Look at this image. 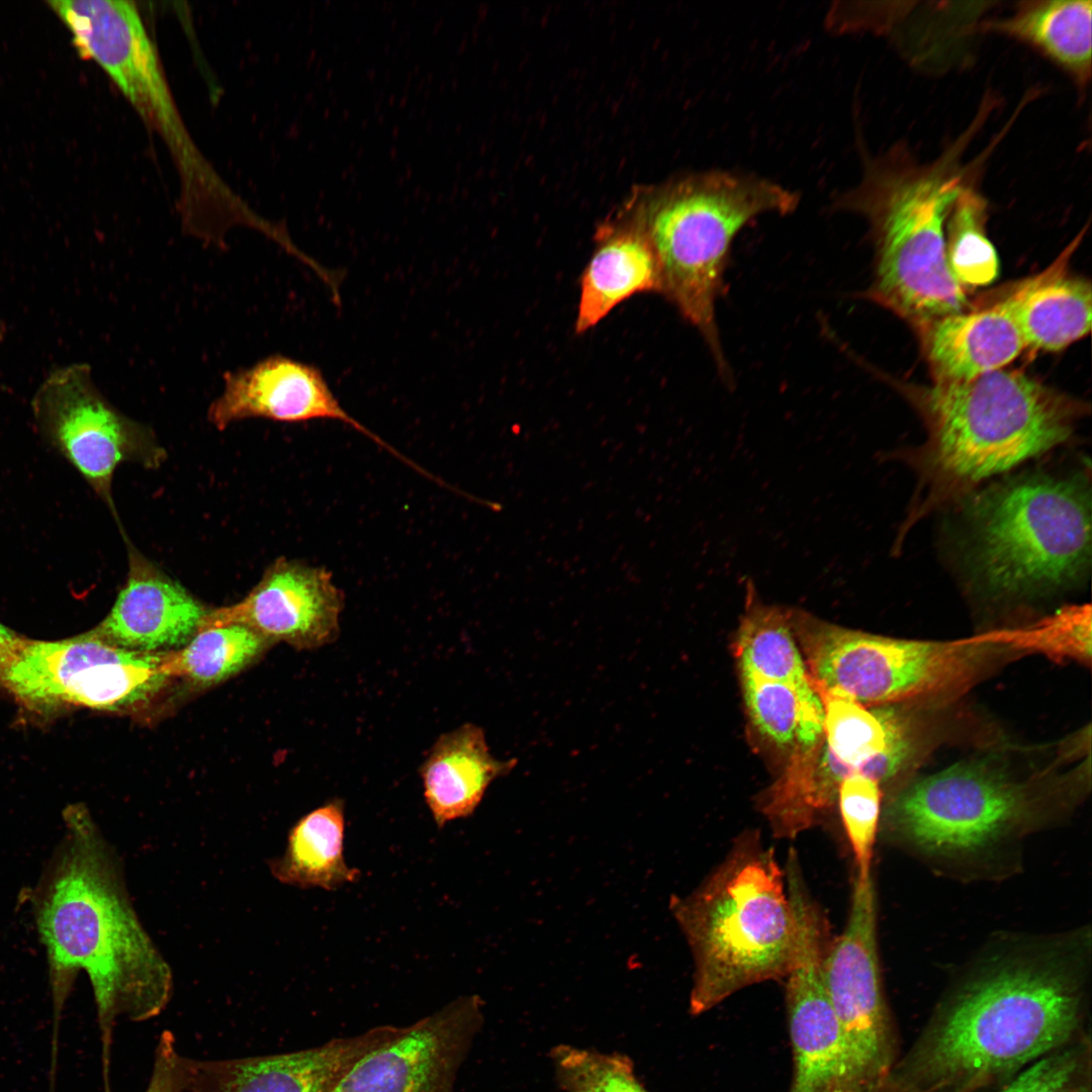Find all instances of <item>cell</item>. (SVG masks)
Segmentation results:
<instances>
[{"label":"cell","mask_w":1092,"mask_h":1092,"mask_svg":"<svg viewBox=\"0 0 1092 1092\" xmlns=\"http://www.w3.org/2000/svg\"><path fill=\"white\" fill-rule=\"evenodd\" d=\"M1089 926L990 941L892 1076L903 1092H968L1067 1045L1084 1014Z\"/></svg>","instance_id":"1"},{"label":"cell","mask_w":1092,"mask_h":1092,"mask_svg":"<svg viewBox=\"0 0 1092 1092\" xmlns=\"http://www.w3.org/2000/svg\"><path fill=\"white\" fill-rule=\"evenodd\" d=\"M65 834L32 894L56 1012L84 971L108 1071L118 1018L146 1021L170 1002L173 975L130 903L119 860L86 810L68 809Z\"/></svg>","instance_id":"2"},{"label":"cell","mask_w":1092,"mask_h":1092,"mask_svg":"<svg viewBox=\"0 0 1092 1092\" xmlns=\"http://www.w3.org/2000/svg\"><path fill=\"white\" fill-rule=\"evenodd\" d=\"M987 118L976 117L942 153L920 162L905 144L882 154H862L857 184L835 195V210L862 216L874 243V276L863 297L916 327L969 310L966 289L946 260L945 226L952 204L977 182L989 149L966 164L964 157Z\"/></svg>","instance_id":"3"},{"label":"cell","mask_w":1092,"mask_h":1092,"mask_svg":"<svg viewBox=\"0 0 1092 1092\" xmlns=\"http://www.w3.org/2000/svg\"><path fill=\"white\" fill-rule=\"evenodd\" d=\"M905 391L927 431L917 453L920 514L1064 443L1085 414L1078 399L1004 368Z\"/></svg>","instance_id":"4"},{"label":"cell","mask_w":1092,"mask_h":1092,"mask_svg":"<svg viewBox=\"0 0 1092 1092\" xmlns=\"http://www.w3.org/2000/svg\"><path fill=\"white\" fill-rule=\"evenodd\" d=\"M670 909L693 957V1015L747 987L785 979L796 919L785 869L759 832L741 833L694 891L670 899Z\"/></svg>","instance_id":"5"},{"label":"cell","mask_w":1092,"mask_h":1092,"mask_svg":"<svg viewBox=\"0 0 1092 1092\" xmlns=\"http://www.w3.org/2000/svg\"><path fill=\"white\" fill-rule=\"evenodd\" d=\"M1055 820L1044 794L1001 769L959 762L897 792L882 809L879 837L962 880L1004 877L1024 841Z\"/></svg>","instance_id":"6"},{"label":"cell","mask_w":1092,"mask_h":1092,"mask_svg":"<svg viewBox=\"0 0 1092 1092\" xmlns=\"http://www.w3.org/2000/svg\"><path fill=\"white\" fill-rule=\"evenodd\" d=\"M798 193L754 174L712 170L668 190L641 228L658 265L661 291L705 340L721 377L731 371L723 352L716 306L731 246L754 218L792 213Z\"/></svg>","instance_id":"7"},{"label":"cell","mask_w":1092,"mask_h":1092,"mask_svg":"<svg viewBox=\"0 0 1092 1092\" xmlns=\"http://www.w3.org/2000/svg\"><path fill=\"white\" fill-rule=\"evenodd\" d=\"M1090 494L1076 477L1031 475L982 493L970 509L966 561L997 596L1068 585L1091 556Z\"/></svg>","instance_id":"8"},{"label":"cell","mask_w":1092,"mask_h":1092,"mask_svg":"<svg viewBox=\"0 0 1092 1092\" xmlns=\"http://www.w3.org/2000/svg\"><path fill=\"white\" fill-rule=\"evenodd\" d=\"M794 630L816 691L862 705L949 696L969 688L1004 651L974 637L904 640L832 625L797 611Z\"/></svg>","instance_id":"9"},{"label":"cell","mask_w":1092,"mask_h":1092,"mask_svg":"<svg viewBox=\"0 0 1092 1092\" xmlns=\"http://www.w3.org/2000/svg\"><path fill=\"white\" fill-rule=\"evenodd\" d=\"M55 12L82 58L95 61L170 146L187 186L213 178L180 118L156 50L134 4L124 0H62Z\"/></svg>","instance_id":"10"},{"label":"cell","mask_w":1092,"mask_h":1092,"mask_svg":"<svg viewBox=\"0 0 1092 1092\" xmlns=\"http://www.w3.org/2000/svg\"><path fill=\"white\" fill-rule=\"evenodd\" d=\"M873 875L853 881L843 931L826 947L823 977L846 1043L856 1092L889 1077L895 1043L880 965Z\"/></svg>","instance_id":"11"},{"label":"cell","mask_w":1092,"mask_h":1092,"mask_svg":"<svg viewBox=\"0 0 1092 1092\" xmlns=\"http://www.w3.org/2000/svg\"><path fill=\"white\" fill-rule=\"evenodd\" d=\"M31 404L42 435L113 511L112 479L117 466L134 461L155 467L164 458L153 432L125 417L101 394L87 364L53 370Z\"/></svg>","instance_id":"12"},{"label":"cell","mask_w":1092,"mask_h":1092,"mask_svg":"<svg viewBox=\"0 0 1092 1092\" xmlns=\"http://www.w3.org/2000/svg\"><path fill=\"white\" fill-rule=\"evenodd\" d=\"M162 654L110 644L91 632L61 641H25L1 682L31 707L65 705L113 710L131 704L167 678Z\"/></svg>","instance_id":"13"},{"label":"cell","mask_w":1092,"mask_h":1092,"mask_svg":"<svg viewBox=\"0 0 1092 1092\" xmlns=\"http://www.w3.org/2000/svg\"><path fill=\"white\" fill-rule=\"evenodd\" d=\"M796 919V941L785 977V1000L793 1055L790 1092H856L841 1025L823 977L824 920L802 871H787Z\"/></svg>","instance_id":"14"},{"label":"cell","mask_w":1092,"mask_h":1092,"mask_svg":"<svg viewBox=\"0 0 1092 1092\" xmlns=\"http://www.w3.org/2000/svg\"><path fill=\"white\" fill-rule=\"evenodd\" d=\"M483 1023L481 999L458 997L402 1026L395 1038L360 1059L332 1092H455Z\"/></svg>","instance_id":"15"},{"label":"cell","mask_w":1092,"mask_h":1092,"mask_svg":"<svg viewBox=\"0 0 1092 1092\" xmlns=\"http://www.w3.org/2000/svg\"><path fill=\"white\" fill-rule=\"evenodd\" d=\"M344 604L328 569L282 557L241 602L206 611L198 631L242 625L268 641L316 649L338 638Z\"/></svg>","instance_id":"16"},{"label":"cell","mask_w":1092,"mask_h":1092,"mask_svg":"<svg viewBox=\"0 0 1092 1092\" xmlns=\"http://www.w3.org/2000/svg\"><path fill=\"white\" fill-rule=\"evenodd\" d=\"M207 416L218 430L249 418L283 423L333 420L350 426L405 464H412L411 459L342 406L320 368L282 355L225 372L223 390L209 405Z\"/></svg>","instance_id":"17"},{"label":"cell","mask_w":1092,"mask_h":1092,"mask_svg":"<svg viewBox=\"0 0 1092 1092\" xmlns=\"http://www.w3.org/2000/svg\"><path fill=\"white\" fill-rule=\"evenodd\" d=\"M402 1026L380 1025L317 1046L233 1059H191L186 1092H332L365 1055Z\"/></svg>","instance_id":"18"},{"label":"cell","mask_w":1092,"mask_h":1092,"mask_svg":"<svg viewBox=\"0 0 1092 1092\" xmlns=\"http://www.w3.org/2000/svg\"><path fill=\"white\" fill-rule=\"evenodd\" d=\"M819 695L824 706V738L812 764L818 791L835 798L841 782L851 775L880 784L894 777L913 752L906 719L892 707L869 710L850 699Z\"/></svg>","instance_id":"19"},{"label":"cell","mask_w":1092,"mask_h":1092,"mask_svg":"<svg viewBox=\"0 0 1092 1092\" xmlns=\"http://www.w3.org/2000/svg\"><path fill=\"white\" fill-rule=\"evenodd\" d=\"M128 572L112 609L92 631L98 638L142 653L186 645L206 610L179 582L128 544Z\"/></svg>","instance_id":"20"},{"label":"cell","mask_w":1092,"mask_h":1092,"mask_svg":"<svg viewBox=\"0 0 1092 1092\" xmlns=\"http://www.w3.org/2000/svg\"><path fill=\"white\" fill-rule=\"evenodd\" d=\"M919 331L934 381H966L1002 369L1026 348L1003 299L941 316Z\"/></svg>","instance_id":"21"},{"label":"cell","mask_w":1092,"mask_h":1092,"mask_svg":"<svg viewBox=\"0 0 1092 1092\" xmlns=\"http://www.w3.org/2000/svg\"><path fill=\"white\" fill-rule=\"evenodd\" d=\"M1081 237L1049 268L1020 282L1003 298L1026 347L1061 351L1090 332L1091 284L1068 272Z\"/></svg>","instance_id":"22"},{"label":"cell","mask_w":1092,"mask_h":1092,"mask_svg":"<svg viewBox=\"0 0 1092 1092\" xmlns=\"http://www.w3.org/2000/svg\"><path fill=\"white\" fill-rule=\"evenodd\" d=\"M516 763L494 758L483 730L472 723L442 734L420 767L425 800L437 827L470 816L491 782L508 775Z\"/></svg>","instance_id":"23"},{"label":"cell","mask_w":1092,"mask_h":1092,"mask_svg":"<svg viewBox=\"0 0 1092 1092\" xmlns=\"http://www.w3.org/2000/svg\"><path fill=\"white\" fill-rule=\"evenodd\" d=\"M981 29L1033 49L1068 74L1079 90L1091 81L1090 0L1021 1L1008 15L983 21Z\"/></svg>","instance_id":"24"},{"label":"cell","mask_w":1092,"mask_h":1092,"mask_svg":"<svg viewBox=\"0 0 1092 1092\" xmlns=\"http://www.w3.org/2000/svg\"><path fill=\"white\" fill-rule=\"evenodd\" d=\"M581 278L575 332L584 333L641 292H660L655 255L642 229L602 234Z\"/></svg>","instance_id":"25"},{"label":"cell","mask_w":1092,"mask_h":1092,"mask_svg":"<svg viewBox=\"0 0 1092 1092\" xmlns=\"http://www.w3.org/2000/svg\"><path fill=\"white\" fill-rule=\"evenodd\" d=\"M345 804L335 798L301 817L290 829L284 853L271 859L272 875L300 889L334 891L355 883L361 872L344 856Z\"/></svg>","instance_id":"26"},{"label":"cell","mask_w":1092,"mask_h":1092,"mask_svg":"<svg viewBox=\"0 0 1092 1092\" xmlns=\"http://www.w3.org/2000/svg\"><path fill=\"white\" fill-rule=\"evenodd\" d=\"M745 705L754 727L770 742L808 751L824 738V706L809 675L783 682L741 675Z\"/></svg>","instance_id":"27"},{"label":"cell","mask_w":1092,"mask_h":1092,"mask_svg":"<svg viewBox=\"0 0 1092 1092\" xmlns=\"http://www.w3.org/2000/svg\"><path fill=\"white\" fill-rule=\"evenodd\" d=\"M735 651L741 675L783 682L808 677L794 638L793 610L763 604L750 580L746 583V608L737 630Z\"/></svg>","instance_id":"28"},{"label":"cell","mask_w":1092,"mask_h":1092,"mask_svg":"<svg viewBox=\"0 0 1092 1092\" xmlns=\"http://www.w3.org/2000/svg\"><path fill=\"white\" fill-rule=\"evenodd\" d=\"M268 640L242 625L198 631L182 648L162 654L158 670L168 677H183L198 686L225 679L249 664Z\"/></svg>","instance_id":"29"},{"label":"cell","mask_w":1092,"mask_h":1092,"mask_svg":"<svg viewBox=\"0 0 1092 1092\" xmlns=\"http://www.w3.org/2000/svg\"><path fill=\"white\" fill-rule=\"evenodd\" d=\"M987 212L988 202L973 182L962 190L946 220L947 265L965 289L985 286L998 276V256L987 236Z\"/></svg>","instance_id":"30"},{"label":"cell","mask_w":1092,"mask_h":1092,"mask_svg":"<svg viewBox=\"0 0 1092 1092\" xmlns=\"http://www.w3.org/2000/svg\"><path fill=\"white\" fill-rule=\"evenodd\" d=\"M974 638L1006 650L1090 663L1091 608L1089 605L1066 607L1026 626L994 630Z\"/></svg>","instance_id":"31"},{"label":"cell","mask_w":1092,"mask_h":1092,"mask_svg":"<svg viewBox=\"0 0 1092 1092\" xmlns=\"http://www.w3.org/2000/svg\"><path fill=\"white\" fill-rule=\"evenodd\" d=\"M550 1061L563 1092H648L632 1060L621 1053L559 1043L551 1049Z\"/></svg>","instance_id":"32"},{"label":"cell","mask_w":1092,"mask_h":1092,"mask_svg":"<svg viewBox=\"0 0 1092 1092\" xmlns=\"http://www.w3.org/2000/svg\"><path fill=\"white\" fill-rule=\"evenodd\" d=\"M836 804L853 853L855 875L867 878L873 875L872 862L883 809L880 783L869 777L851 775L841 782Z\"/></svg>","instance_id":"33"},{"label":"cell","mask_w":1092,"mask_h":1092,"mask_svg":"<svg viewBox=\"0 0 1092 1092\" xmlns=\"http://www.w3.org/2000/svg\"><path fill=\"white\" fill-rule=\"evenodd\" d=\"M1084 1044L1063 1046L1035 1061L999 1092H1090Z\"/></svg>","instance_id":"34"},{"label":"cell","mask_w":1092,"mask_h":1092,"mask_svg":"<svg viewBox=\"0 0 1092 1092\" xmlns=\"http://www.w3.org/2000/svg\"><path fill=\"white\" fill-rule=\"evenodd\" d=\"M191 1058L180 1053L176 1038L169 1030L160 1035L154 1051L150 1080L144 1092H186ZM104 1092H111L105 1085Z\"/></svg>","instance_id":"35"},{"label":"cell","mask_w":1092,"mask_h":1092,"mask_svg":"<svg viewBox=\"0 0 1092 1092\" xmlns=\"http://www.w3.org/2000/svg\"><path fill=\"white\" fill-rule=\"evenodd\" d=\"M25 641L0 623V676L18 655Z\"/></svg>","instance_id":"36"},{"label":"cell","mask_w":1092,"mask_h":1092,"mask_svg":"<svg viewBox=\"0 0 1092 1092\" xmlns=\"http://www.w3.org/2000/svg\"><path fill=\"white\" fill-rule=\"evenodd\" d=\"M863 1092H903L896 1081L892 1078V1075L885 1079L878 1085L863 1091Z\"/></svg>","instance_id":"37"}]
</instances>
